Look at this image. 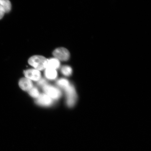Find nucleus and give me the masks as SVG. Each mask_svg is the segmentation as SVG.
Instances as JSON below:
<instances>
[{
  "label": "nucleus",
  "instance_id": "1",
  "mask_svg": "<svg viewBox=\"0 0 151 151\" xmlns=\"http://www.w3.org/2000/svg\"><path fill=\"white\" fill-rule=\"evenodd\" d=\"M48 60L42 56L35 55L31 57L28 60L30 65L37 70H43L47 67Z\"/></svg>",
  "mask_w": 151,
  "mask_h": 151
},
{
  "label": "nucleus",
  "instance_id": "2",
  "mask_svg": "<svg viewBox=\"0 0 151 151\" xmlns=\"http://www.w3.org/2000/svg\"><path fill=\"white\" fill-rule=\"evenodd\" d=\"M65 89L68 106L73 107L75 105L77 99V95L75 88L73 85L70 84Z\"/></svg>",
  "mask_w": 151,
  "mask_h": 151
},
{
  "label": "nucleus",
  "instance_id": "3",
  "mask_svg": "<svg viewBox=\"0 0 151 151\" xmlns=\"http://www.w3.org/2000/svg\"><path fill=\"white\" fill-rule=\"evenodd\" d=\"M55 58L59 61H67L69 59L70 54L67 49L60 47L55 49L53 52Z\"/></svg>",
  "mask_w": 151,
  "mask_h": 151
},
{
  "label": "nucleus",
  "instance_id": "4",
  "mask_svg": "<svg viewBox=\"0 0 151 151\" xmlns=\"http://www.w3.org/2000/svg\"><path fill=\"white\" fill-rule=\"evenodd\" d=\"M43 90L52 99H58L61 96V92L59 89L50 85H46L43 86Z\"/></svg>",
  "mask_w": 151,
  "mask_h": 151
},
{
  "label": "nucleus",
  "instance_id": "5",
  "mask_svg": "<svg viewBox=\"0 0 151 151\" xmlns=\"http://www.w3.org/2000/svg\"><path fill=\"white\" fill-rule=\"evenodd\" d=\"M24 74L26 78L29 80L37 81L41 78L40 72L37 69H31L24 71Z\"/></svg>",
  "mask_w": 151,
  "mask_h": 151
},
{
  "label": "nucleus",
  "instance_id": "6",
  "mask_svg": "<svg viewBox=\"0 0 151 151\" xmlns=\"http://www.w3.org/2000/svg\"><path fill=\"white\" fill-rule=\"evenodd\" d=\"M37 103L40 105L48 106L52 104V101L51 98L46 94H42L37 98Z\"/></svg>",
  "mask_w": 151,
  "mask_h": 151
},
{
  "label": "nucleus",
  "instance_id": "7",
  "mask_svg": "<svg viewBox=\"0 0 151 151\" xmlns=\"http://www.w3.org/2000/svg\"><path fill=\"white\" fill-rule=\"evenodd\" d=\"M19 86L22 90L26 91H28L33 87L32 81L27 78L21 79L19 82Z\"/></svg>",
  "mask_w": 151,
  "mask_h": 151
},
{
  "label": "nucleus",
  "instance_id": "8",
  "mask_svg": "<svg viewBox=\"0 0 151 151\" xmlns=\"http://www.w3.org/2000/svg\"><path fill=\"white\" fill-rule=\"evenodd\" d=\"M60 65L59 60L55 58H50L48 60L46 68L56 70L60 67Z\"/></svg>",
  "mask_w": 151,
  "mask_h": 151
},
{
  "label": "nucleus",
  "instance_id": "9",
  "mask_svg": "<svg viewBox=\"0 0 151 151\" xmlns=\"http://www.w3.org/2000/svg\"><path fill=\"white\" fill-rule=\"evenodd\" d=\"M58 73L56 70L46 68L45 71V76L50 80H54L57 76Z\"/></svg>",
  "mask_w": 151,
  "mask_h": 151
},
{
  "label": "nucleus",
  "instance_id": "10",
  "mask_svg": "<svg viewBox=\"0 0 151 151\" xmlns=\"http://www.w3.org/2000/svg\"><path fill=\"white\" fill-rule=\"evenodd\" d=\"M0 5L2 7L5 13L10 12L11 9V4L9 0H0Z\"/></svg>",
  "mask_w": 151,
  "mask_h": 151
},
{
  "label": "nucleus",
  "instance_id": "11",
  "mask_svg": "<svg viewBox=\"0 0 151 151\" xmlns=\"http://www.w3.org/2000/svg\"><path fill=\"white\" fill-rule=\"evenodd\" d=\"M61 71L62 74L66 76H69L72 73V69L70 66L65 65L62 68Z\"/></svg>",
  "mask_w": 151,
  "mask_h": 151
},
{
  "label": "nucleus",
  "instance_id": "12",
  "mask_svg": "<svg viewBox=\"0 0 151 151\" xmlns=\"http://www.w3.org/2000/svg\"><path fill=\"white\" fill-rule=\"evenodd\" d=\"M58 86L64 88H67L70 85L68 81L65 79H61L58 80L57 82Z\"/></svg>",
  "mask_w": 151,
  "mask_h": 151
},
{
  "label": "nucleus",
  "instance_id": "13",
  "mask_svg": "<svg viewBox=\"0 0 151 151\" xmlns=\"http://www.w3.org/2000/svg\"><path fill=\"white\" fill-rule=\"evenodd\" d=\"M28 92L29 95L33 98H37L40 95L38 90L37 88L33 87L28 91Z\"/></svg>",
  "mask_w": 151,
  "mask_h": 151
},
{
  "label": "nucleus",
  "instance_id": "14",
  "mask_svg": "<svg viewBox=\"0 0 151 151\" xmlns=\"http://www.w3.org/2000/svg\"><path fill=\"white\" fill-rule=\"evenodd\" d=\"M46 81L44 79L40 78L38 81L37 84L40 86H44L45 85H46Z\"/></svg>",
  "mask_w": 151,
  "mask_h": 151
},
{
  "label": "nucleus",
  "instance_id": "15",
  "mask_svg": "<svg viewBox=\"0 0 151 151\" xmlns=\"http://www.w3.org/2000/svg\"><path fill=\"white\" fill-rule=\"evenodd\" d=\"M5 14L4 10L2 7L0 5V20L3 18Z\"/></svg>",
  "mask_w": 151,
  "mask_h": 151
}]
</instances>
